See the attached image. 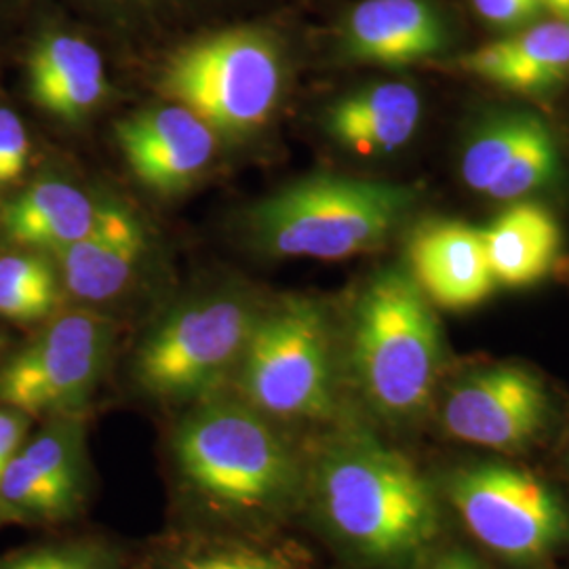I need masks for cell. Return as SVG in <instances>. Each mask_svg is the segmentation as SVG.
I'll return each instance as SVG.
<instances>
[{
  "instance_id": "obj_1",
  "label": "cell",
  "mask_w": 569,
  "mask_h": 569,
  "mask_svg": "<svg viewBox=\"0 0 569 569\" xmlns=\"http://www.w3.org/2000/svg\"><path fill=\"white\" fill-rule=\"evenodd\" d=\"M315 502L329 533L376 568H403L437 540L441 512L425 475L401 451L352 435L327 448Z\"/></svg>"
},
{
  "instance_id": "obj_2",
  "label": "cell",
  "mask_w": 569,
  "mask_h": 569,
  "mask_svg": "<svg viewBox=\"0 0 569 569\" xmlns=\"http://www.w3.org/2000/svg\"><path fill=\"white\" fill-rule=\"evenodd\" d=\"M171 448L183 483L228 517L266 523L300 496L302 468L293 449L244 401L194 407L176 428Z\"/></svg>"
},
{
  "instance_id": "obj_3",
  "label": "cell",
  "mask_w": 569,
  "mask_h": 569,
  "mask_svg": "<svg viewBox=\"0 0 569 569\" xmlns=\"http://www.w3.org/2000/svg\"><path fill=\"white\" fill-rule=\"evenodd\" d=\"M432 302L406 268L376 272L352 315L350 363L367 403L392 422L425 413L443 363Z\"/></svg>"
},
{
  "instance_id": "obj_4",
  "label": "cell",
  "mask_w": 569,
  "mask_h": 569,
  "mask_svg": "<svg viewBox=\"0 0 569 569\" xmlns=\"http://www.w3.org/2000/svg\"><path fill=\"white\" fill-rule=\"evenodd\" d=\"M416 199L406 183L321 173L256 204L249 232L270 256L345 260L385 243Z\"/></svg>"
},
{
  "instance_id": "obj_5",
  "label": "cell",
  "mask_w": 569,
  "mask_h": 569,
  "mask_svg": "<svg viewBox=\"0 0 569 569\" xmlns=\"http://www.w3.org/2000/svg\"><path fill=\"white\" fill-rule=\"evenodd\" d=\"M284 58L262 30L234 28L183 47L164 70V91L216 133L244 138L264 127L284 91Z\"/></svg>"
},
{
  "instance_id": "obj_6",
  "label": "cell",
  "mask_w": 569,
  "mask_h": 569,
  "mask_svg": "<svg viewBox=\"0 0 569 569\" xmlns=\"http://www.w3.org/2000/svg\"><path fill=\"white\" fill-rule=\"evenodd\" d=\"M244 403L283 420H327L336 409L331 333L319 306L284 298L260 312L239 361Z\"/></svg>"
},
{
  "instance_id": "obj_7",
  "label": "cell",
  "mask_w": 569,
  "mask_h": 569,
  "mask_svg": "<svg viewBox=\"0 0 569 569\" xmlns=\"http://www.w3.org/2000/svg\"><path fill=\"white\" fill-rule=\"evenodd\" d=\"M244 293L218 291L171 308L138 348V385L164 401L209 395L243 357L260 317Z\"/></svg>"
},
{
  "instance_id": "obj_8",
  "label": "cell",
  "mask_w": 569,
  "mask_h": 569,
  "mask_svg": "<svg viewBox=\"0 0 569 569\" xmlns=\"http://www.w3.org/2000/svg\"><path fill=\"white\" fill-rule=\"evenodd\" d=\"M114 326L79 308L53 315L41 333L0 367V406L30 416H81L100 385Z\"/></svg>"
},
{
  "instance_id": "obj_9",
  "label": "cell",
  "mask_w": 569,
  "mask_h": 569,
  "mask_svg": "<svg viewBox=\"0 0 569 569\" xmlns=\"http://www.w3.org/2000/svg\"><path fill=\"white\" fill-rule=\"evenodd\" d=\"M449 498L470 533L496 555L531 563L569 536L561 498L533 472L502 462H479L449 477Z\"/></svg>"
},
{
  "instance_id": "obj_10",
  "label": "cell",
  "mask_w": 569,
  "mask_h": 569,
  "mask_svg": "<svg viewBox=\"0 0 569 569\" xmlns=\"http://www.w3.org/2000/svg\"><path fill=\"white\" fill-rule=\"evenodd\" d=\"M552 403L528 367H486L449 390L441 420L453 439L479 448L521 451L549 428Z\"/></svg>"
},
{
  "instance_id": "obj_11",
  "label": "cell",
  "mask_w": 569,
  "mask_h": 569,
  "mask_svg": "<svg viewBox=\"0 0 569 569\" xmlns=\"http://www.w3.org/2000/svg\"><path fill=\"white\" fill-rule=\"evenodd\" d=\"M470 190L493 201H521L557 182L561 152L549 124L531 112L486 122L468 142L460 163Z\"/></svg>"
},
{
  "instance_id": "obj_12",
  "label": "cell",
  "mask_w": 569,
  "mask_h": 569,
  "mask_svg": "<svg viewBox=\"0 0 569 569\" xmlns=\"http://www.w3.org/2000/svg\"><path fill=\"white\" fill-rule=\"evenodd\" d=\"M124 161L157 192H180L211 163L218 133L182 103L152 106L117 124Z\"/></svg>"
},
{
  "instance_id": "obj_13",
  "label": "cell",
  "mask_w": 569,
  "mask_h": 569,
  "mask_svg": "<svg viewBox=\"0 0 569 569\" xmlns=\"http://www.w3.org/2000/svg\"><path fill=\"white\" fill-rule=\"evenodd\" d=\"M148 247L140 216L119 201L103 199L98 222L79 239L51 253L63 291L89 305L110 302L133 279Z\"/></svg>"
},
{
  "instance_id": "obj_14",
  "label": "cell",
  "mask_w": 569,
  "mask_h": 569,
  "mask_svg": "<svg viewBox=\"0 0 569 569\" xmlns=\"http://www.w3.org/2000/svg\"><path fill=\"white\" fill-rule=\"evenodd\" d=\"M409 274L432 305L467 310L496 289L481 228L456 220L420 224L407 243Z\"/></svg>"
},
{
  "instance_id": "obj_15",
  "label": "cell",
  "mask_w": 569,
  "mask_h": 569,
  "mask_svg": "<svg viewBox=\"0 0 569 569\" xmlns=\"http://www.w3.org/2000/svg\"><path fill=\"white\" fill-rule=\"evenodd\" d=\"M448 23L430 0H361L342 26L348 60L403 68L443 53Z\"/></svg>"
},
{
  "instance_id": "obj_16",
  "label": "cell",
  "mask_w": 569,
  "mask_h": 569,
  "mask_svg": "<svg viewBox=\"0 0 569 569\" xmlns=\"http://www.w3.org/2000/svg\"><path fill=\"white\" fill-rule=\"evenodd\" d=\"M7 475L41 521L72 517L82 505L87 486L81 416L51 418L37 437L26 439Z\"/></svg>"
},
{
  "instance_id": "obj_17",
  "label": "cell",
  "mask_w": 569,
  "mask_h": 569,
  "mask_svg": "<svg viewBox=\"0 0 569 569\" xmlns=\"http://www.w3.org/2000/svg\"><path fill=\"white\" fill-rule=\"evenodd\" d=\"M422 96L409 82H373L331 103L323 114L327 136L363 157L392 154L411 142L422 122Z\"/></svg>"
},
{
  "instance_id": "obj_18",
  "label": "cell",
  "mask_w": 569,
  "mask_h": 569,
  "mask_svg": "<svg viewBox=\"0 0 569 569\" xmlns=\"http://www.w3.org/2000/svg\"><path fill=\"white\" fill-rule=\"evenodd\" d=\"M462 70L517 93L542 96L569 81V21H536L460 58Z\"/></svg>"
},
{
  "instance_id": "obj_19",
  "label": "cell",
  "mask_w": 569,
  "mask_h": 569,
  "mask_svg": "<svg viewBox=\"0 0 569 569\" xmlns=\"http://www.w3.org/2000/svg\"><path fill=\"white\" fill-rule=\"evenodd\" d=\"M102 201L63 180H39L0 204V239L21 251L56 253L98 222Z\"/></svg>"
},
{
  "instance_id": "obj_20",
  "label": "cell",
  "mask_w": 569,
  "mask_h": 569,
  "mask_svg": "<svg viewBox=\"0 0 569 569\" xmlns=\"http://www.w3.org/2000/svg\"><path fill=\"white\" fill-rule=\"evenodd\" d=\"M28 91L47 114L82 121L108 96L102 56L79 37L47 34L28 58Z\"/></svg>"
},
{
  "instance_id": "obj_21",
  "label": "cell",
  "mask_w": 569,
  "mask_h": 569,
  "mask_svg": "<svg viewBox=\"0 0 569 569\" xmlns=\"http://www.w3.org/2000/svg\"><path fill=\"white\" fill-rule=\"evenodd\" d=\"M496 284L528 287L542 281L561 251V228L542 204H510L481 228Z\"/></svg>"
},
{
  "instance_id": "obj_22",
  "label": "cell",
  "mask_w": 569,
  "mask_h": 569,
  "mask_svg": "<svg viewBox=\"0 0 569 569\" xmlns=\"http://www.w3.org/2000/svg\"><path fill=\"white\" fill-rule=\"evenodd\" d=\"M61 293L58 268L39 251L0 253V317L39 323L56 315Z\"/></svg>"
},
{
  "instance_id": "obj_23",
  "label": "cell",
  "mask_w": 569,
  "mask_h": 569,
  "mask_svg": "<svg viewBox=\"0 0 569 569\" xmlns=\"http://www.w3.org/2000/svg\"><path fill=\"white\" fill-rule=\"evenodd\" d=\"M161 569H296L289 555L247 540H197L173 550Z\"/></svg>"
},
{
  "instance_id": "obj_24",
  "label": "cell",
  "mask_w": 569,
  "mask_h": 569,
  "mask_svg": "<svg viewBox=\"0 0 569 569\" xmlns=\"http://www.w3.org/2000/svg\"><path fill=\"white\" fill-rule=\"evenodd\" d=\"M0 569H117L103 550L81 545L26 550L0 561Z\"/></svg>"
},
{
  "instance_id": "obj_25",
  "label": "cell",
  "mask_w": 569,
  "mask_h": 569,
  "mask_svg": "<svg viewBox=\"0 0 569 569\" xmlns=\"http://www.w3.org/2000/svg\"><path fill=\"white\" fill-rule=\"evenodd\" d=\"M30 159L26 124L11 108L0 106V188L18 182Z\"/></svg>"
},
{
  "instance_id": "obj_26",
  "label": "cell",
  "mask_w": 569,
  "mask_h": 569,
  "mask_svg": "<svg viewBox=\"0 0 569 569\" xmlns=\"http://www.w3.org/2000/svg\"><path fill=\"white\" fill-rule=\"evenodd\" d=\"M472 4L483 20L502 30L528 28L547 13L542 0H472Z\"/></svg>"
},
{
  "instance_id": "obj_27",
  "label": "cell",
  "mask_w": 569,
  "mask_h": 569,
  "mask_svg": "<svg viewBox=\"0 0 569 569\" xmlns=\"http://www.w3.org/2000/svg\"><path fill=\"white\" fill-rule=\"evenodd\" d=\"M30 418L18 409L0 406V479L4 468L28 439Z\"/></svg>"
},
{
  "instance_id": "obj_28",
  "label": "cell",
  "mask_w": 569,
  "mask_h": 569,
  "mask_svg": "<svg viewBox=\"0 0 569 569\" xmlns=\"http://www.w3.org/2000/svg\"><path fill=\"white\" fill-rule=\"evenodd\" d=\"M472 557L462 550H449L448 555L439 557L430 569H470Z\"/></svg>"
},
{
  "instance_id": "obj_29",
  "label": "cell",
  "mask_w": 569,
  "mask_h": 569,
  "mask_svg": "<svg viewBox=\"0 0 569 569\" xmlns=\"http://www.w3.org/2000/svg\"><path fill=\"white\" fill-rule=\"evenodd\" d=\"M542 7L552 13V18L569 21V0H542Z\"/></svg>"
},
{
  "instance_id": "obj_30",
  "label": "cell",
  "mask_w": 569,
  "mask_h": 569,
  "mask_svg": "<svg viewBox=\"0 0 569 569\" xmlns=\"http://www.w3.org/2000/svg\"><path fill=\"white\" fill-rule=\"evenodd\" d=\"M470 569H483V568H481V566H479V563H477V561H472V566H470Z\"/></svg>"
},
{
  "instance_id": "obj_31",
  "label": "cell",
  "mask_w": 569,
  "mask_h": 569,
  "mask_svg": "<svg viewBox=\"0 0 569 569\" xmlns=\"http://www.w3.org/2000/svg\"><path fill=\"white\" fill-rule=\"evenodd\" d=\"M0 348H2V338H0Z\"/></svg>"
}]
</instances>
